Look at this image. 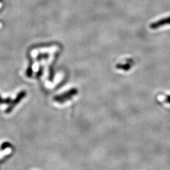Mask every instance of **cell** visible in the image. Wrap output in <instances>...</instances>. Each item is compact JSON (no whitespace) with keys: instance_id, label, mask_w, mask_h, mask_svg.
Wrapping results in <instances>:
<instances>
[{"instance_id":"obj_1","label":"cell","mask_w":170,"mask_h":170,"mask_svg":"<svg viewBox=\"0 0 170 170\" xmlns=\"http://www.w3.org/2000/svg\"><path fill=\"white\" fill-rule=\"evenodd\" d=\"M78 93V91L76 89H72L70 91H68L65 93H63L61 95H58L54 98V100L56 102H58L60 103H64L66 101H68L70 99H71V98L76 95Z\"/></svg>"},{"instance_id":"obj_3","label":"cell","mask_w":170,"mask_h":170,"mask_svg":"<svg viewBox=\"0 0 170 170\" xmlns=\"http://www.w3.org/2000/svg\"><path fill=\"white\" fill-rule=\"evenodd\" d=\"M166 25H170V16L163 18L160 20L151 23L149 25V27L153 30H156L158 28H159L163 26Z\"/></svg>"},{"instance_id":"obj_4","label":"cell","mask_w":170,"mask_h":170,"mask_svg":"<svg viewBox=\"0 0 170 170\" xmlns=\"http://www.w3.org/2000/svg\"><path fill=\"white\" fill-rule=\"evenodd\" d=\"M134 61L132 59H129L127 61V62L126 64H118L116 66V68L118 69H121L123 71H129L131 68H132V66L133 65Z\"/></svg>"},{"instance_id":"obj_6","label":"cell","mask_w":170,"mask_h":170,"mask_svg":"<svg viewBox=\"0 0 170 170\" xmlns=\"http://www.w3.org/2000/svg\"><path fill=\"white\" fill-rule=\"evenodd\" d=\"M165 101H166V103L170 104V94H169V95H168V96L166 97Z\"/></svg>"},{"instance_id":"obj_7","label":"cell","mask_w":170,"mask_h":170,"mask_svg":"<svg viewBox=\"0 0 170 170\" xmlns=\"http://www.w3.org/2000/svg\"><path fill=\"white\" fill-rule=\"evenodd\" d=\"M0 104H4V100L2 99L1 96H0Z\"/></svg>"},{"instance_id":"obj_2","label":"cell","mask_w":170,"mask_h":170,"mask_svg":"<svg viewBox=\"0 0 170 170\" xmlns=\"http://www.w3.org/2000/svg\"><path fill=\"white\" fill-rule=\"evenodd\" d=\"M26 94H27V93L25 91H22L19 93L18 94V95L16 96V98L10 103V105H9V107L6 108L5 112L6 113H9L10 112H12L13 111V110L14 109V108L18 105L19 103H20L22 101V100L24 97H25Z\"/></svg>"},{"instance_id":"obj_5","label":"cell","mask_w":170,"mask_h":170,"mask_svg":"<svg viewBox=\"0 0 170 170\" xmlns=\"http://www.w3.org/2000/svg\"><path fill=\"white\" fill-rule=\"evenodd\" d=\"M12 146V144L9 143H3L2 145V146H1V149H2V150H3V149H5L6 148H7V147H11Z\"/></svg>"}]
</instances>
